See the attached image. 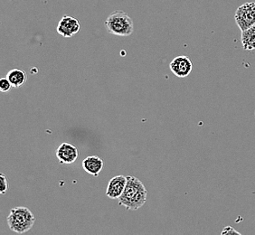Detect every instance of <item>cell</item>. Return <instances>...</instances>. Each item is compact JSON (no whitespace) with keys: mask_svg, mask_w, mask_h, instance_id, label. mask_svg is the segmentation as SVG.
Instances as JSON below:
<instances>
[{"mask_svg":"<svg viewBox=\"0 0 255 235\" xmlns=\"http://www.w3.org/2000/svg\"><path fill=\"white\" fill-rule=\"evenodd\" d=\"M78 148L73 144L64 142L56 149V157L60 164H73L78 158Z\"/></svg>","mask_w":255,"mask_h":235,"instance_id":"7","label":"cell"},{"mask_svg":"<svg viewBox=\"0 0 255 235\" xmlns=\"http://www.w3.org/2000/svg\"><path fill=\"white\" fill-rule=\"evenodd\" d=\"M241 41L243 47L246 51H253L255 49V25L251 28L242 32Z\"/></svg>","mask_w":255,"mask_h":235,"instance_id":"11","label":"cell"},{"mask_svg":"<svg viewBox=\"0 0 255 235\" xmlns=\"http://www.w3.org/2000/svg\"><path fill=\"white\" fill-rule=\"evenodd\" d=\"M128 181L119 205L129 211L138 210L147 202V190L145 185L136 176H127Z\"/></svg>","mask_w":255,"mask_h":235,"instance_id":"1","label":"cell"},{"mask_svg":"<svg viewBox=\"0 0 255 235\" xmlns=\"http://www.w3.org/2000/svg\"><path fill=\"white\" fill-rule=\"evenodd\" d=\"M222 235H240V233H238L237 231L235 230L234 228H232L231 226L226 227L223 232H222Z\"/></svg>","mask_w":255,"mask_h":235,"instance_id":"14","label":"cell"},{"mask_svg":"<svg viewBox=\"0 0 255 235\" xmlns=\"http://www.w3.org/2000/svg\"><path fill=\"white\" fill-rule=\"evenodd\" d=\"M172 73L178 78H186L191 74L193 64L191 60L186 55H179L172 60L169 64Z\"/></svg>","mask_w":255,"mask_h":235,"instance_id":"6","label":"cell"},{"mask_svg":"<svg viewBox=\"0 0 255 235\" xmlns=\"http://www.w3.org/2000/svg\"><path fill=\"white\" fill-rule=\"evenodd\" d=\"M6 78L8 79L14 88H20L25 84L27 75L24 70L15 68L10 70L6 74Z\"/></svg>","mask_w":255,"mask_h":235,"instance_id":"10","label":"cell"},{"mask_svg":"<svg viewBox=\"0 0 255 235\" xmlns=\"http://www.w3.org/2000/svg\"><path fill=\"white\" fill-rule=\"evenodd\" d=\"M0 183H1V187H0V191L2 195H5V193L8 190L9 186H8V181H7V177L4 174H0Z\"/></svg>","mask_w":255,"mask_h":235,"instance_id":"13","label":"cell"},{"mask_svg":"<svg viewBox=\"0 0 255 235\" xmlns=\"http://www.w3.org/2000/svg\"><path fill=\"white\" fill-rule=\"evenodd\" d=\"M12 88H13V86L8 81V79L6 77L0 79V92L1 93H8Z\"/></svg>","mask_w":255,"mask_h":235,"instance_id":"12","label":"cell"},{"mask_svg":"<svg viewBox=\"0 0 255 235\" xmlns=\"http://www.w3.org/2000/svg\"><path fill=\"white\" fill-rule=\"evenodd\" d=\"M235 20L241 32L255 25V3L249 2L240 5L236 10Z\"/></svg>","mask_w":255,"mask_h":235,"instance_id":"4","label":"cell"},{"mask_svg":"<svg viewBox=\"0 0 255 235\" xmlns=\"http://www.w3.org/2000/svg\"><path fill=\"white\" fill-rule=\"evenodd\" d=\"M127 176H116L113 177L109 182L107 189H106V196H108L110 199H119L123 196L124 189L127 185Z\"/></svg>","mask_w":255,"mask_h":235,"instance_id":"8","label":"cell"},{"mask_svg":"<svg viewBox=\"0 0 255 235\" xmlns=\"http://www.w3.org/2000/svg\"><path fill=\"white\" fill-rule=\"evenodd\" d=\"M6 221L10 230L15 234L22 235L32 229L35 222V217L28 208L18 206L11 209L9 215L6 217Z\"/></svg>","mask_w":255,"mask_h":235,"instance_id":"2","label":"cell"},{"mask_svg":"<svg viewBox=\"0 0 255 235\" xmlns=\"http://www.w3.org/2000/svg\"><path fill=\"white\" fill-rule=\"evenodd\" d=\"M105 28L109 34L118 36H129L134 31V24L130 16L122 10L113 11L105 20Z\"/></svg>","mask_w":255,"mask_h":235,"instance_id":"3","label":"cell"},{"mask_svg":"<svg viewBox=\"0 0 255 235\" xmlns=\"http://www.w3.org/2000/svg\"><path fill=\"white\" fill-rule=\"evenodd\" d=\"M81 30V23L76 17L64 15L57 25V33L65 38H71L78 34Z\"/></svg>","mask_w":255,"mask_h":235,"instance_id":"5","label":"cell"},{"mask_svg":"<svg viewBox=\"0 0 255 235\" xmlns=\"http://www.w3.org/2000/svg\"><path fill=\"white\" fill-rule=\"evenodd\" d=\"M103 160L97 156H90L83 161L84 171L94 176H98L103 168Z\"/></svg>","mask_w":255,"mask_h":235,"instance_id":"9","label":"cell"}]
</instances>
